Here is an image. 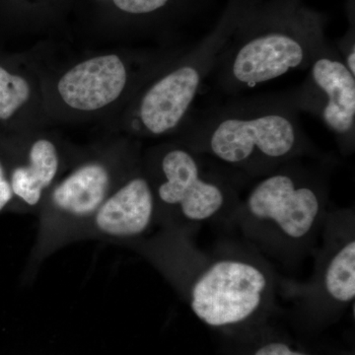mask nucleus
Instances as JSON below:
<instances>
[{"instance_id":"nucleus-1","label":"nucleus","mask_w":355,"mask_h":355,"mask_svg":"<svg viewBox=\"0 0 355 355\" xmlns=\"http://www.w3.org/2000/svg\"><path fill=\"white\" fill-rule=\"evenodd\" d=\"M184 146L252 176H266L294 159L321 155L301 123L293 89L203 110L191 121Z\"/></svg>"},{"instance_id":"nucleus-2","label":"nucleus","mask_w":355,"mask_h":355,"mask_svg":"<svg viewBox=\"0 0 355 355\" xmlns=\"http://www.w3.org/2000/svg\"><path fill=\"white\" fill-rule=\"evenodd\" d=\"M128 245L153 261L209 326L241 324L272 302V275L249 254H221L202 263L184 233L169 229L148 241Z\"/></svg>"},{"instance_id":"nucleus-3","label":"nucleus","mask_w":355,"mask_h":355,"mask_svg":"<svg viewBox=\"0 0 355 355\" xmlns=\"http://www.w3.org/2000/svg\"><path fill=\"white\" fill-rule=\"evenodd\" d=\"M326 44L312 16L296 9L263 14L229 39L211 72L214 86L234 96L291 70H307Z\"/></svg>"},{"instance_id":"nucleus-4","label":"nucleus","mask_w":355,"mask_h":355,"mask_svg":"<svg viewBox=\"0 0 355 355\" xmlns=\"http://www.w3.org/2000/svg\"><path fill=\"white\" fill-rule=\"evenodd\" d=\"M298 159L263 176L233 212L256 239L294 249L311 241L324 220L326 181Z\"/></svg>"},{"instance_id":"nucleus-5","label":"nucleus","mask_w":355,"mask_h":355,"mask_svg":"<svg viewBox=\"0 0 355 355\" xmlns=\"http://www.w3.org/2000/svg\"><path fill=\"white\" fill-rule=\"evenodd\" d=\"M155 198L156 221L165 229H184L234 212L238 205L234 189L207 172L200 154L187 146H172L159 154Z\"/></svg>"},{"instance_id":"nucleus-6","label":"nucleus","mask_w":355,"mask_h":355,"mask_svg":"<svg viewBox=\"0 0 355 355\" xmlns=\"http://www.w3.org/2000/svg\"><path fill=\"white\" fill-rule=\"evenodd\" d=\"M236 21L235 18L226 20L216 32L149 86L139 102L142 130L160 135L171 132L186 120L203 83L230 39Z\"/></svg>"},{"instance_id":"nucleus-7","label":"nucleus","mask_w":355,"mask_h":355,"mask_svg":"<svg viewBox=\"0 0 355 355\" xmlns=\"http://www.w3.org/2000/svg\"><path fill=\"white\" fill-rule=\"evenodd\" d=\"M300 113L317 116L334 135L340 153L355 147V76L335 46L327 43L317 53L307 76L293 88Z\"/></svg>"},{"instance_id":"nucleus-8","label":"nucleus","mask_w":355,"mask_h":355,"mask_svg":"<svg viewBox=\"0 0 355 355\" xmlns=\"http://www.w3.org/2000/svg\"><path fill=\"white\" fill-rule=\"evenodd\" d=\"M155 221V198L150 181L135 175L110 193L84 229L80 240L135 241L148 233Z\"/></svg>"},{"instance_id":"nucleus-9","label":"nucleus","mask_w":355,"mask_h":355,"mask_svg":"<svg viewBox=\"0 0 355 355\" xmlns=\"http://www.w3.org/2000/svg\"><path fill=\"white\" fill-rule=\"evenodd\" d=\"M127 83L123 60L118 55H108L77 64L62 76L58 89L71 108L94 111L116 101Z\"/></svg>"},{"instance_id":"nucleus-10","label":"nucleus","mask_w":355,"mask_h":355,"mask_svg":"<svg viewBox=\"0 0 355 355\" xmlns=\"http://www.w3.org/2000/svg\"><path fill=\"white\" fill-rule=\"evenodd\" d=\"M313 295L338 305L354 302L355 296V242L354 228L334 231L324 245Z\"/></svg>"},{"instance_id":"nucleus-11","label":"nucleus","mask_w":355,"mask_h":355,"mask_svg":"<svg viewBox=\"0 0 355 355\" xmlns=\"http://www.w3.org/2000/svg\"><path fill=\"white\" fill-rule=\"evenodd\" d=\"M60 156L53 142L40 139L33 144L26 164L14 168L10 184L14 197L36 211L43 205L46 191L57 177Z\"/></svg>"},{"instance_id":"nucleus-12","label":"nucleus","mask_w":355,"mask_h":355,"mask_svg":"<svg viewBox=\"0 0 355 355\" xmlns=\"http://www.w3.org/2000/svg\"><path fill=\"white\" fill-rule=\"evenodd\" d=\"M30 97V86L22 77L0 67V120L11 118Z\"/></svg>"},{"instance_id":"nucleus-13","label":"nucleus","mask_w":355,"mask_h":355,"mask_svg":"<svg viewBox=\"0 0 355 355\" xmlns=\"http://www.w3.org/2000/svg\"><path fill=\"white\" fill-rule=\"evenodd\" d=\"M114 6L125 12L141 15L155 12L170 0H113Z\"/></svg>"},{"instance_id":"nucleus-14","label":"nucleus","mask_w":355,"mask_h":355,"mask_svg":"<svg viewBox=\"0 0 355 355\" xmlns=\"http://www.w3.org/2000/svg\"><path fill=\"white\" fill-rule=\"evenodd\" d=\"M254 355H308L303 352L292 350L282 343H270L257 350Z\"/></svg>"},{"instance_id":"nucleus-15","label":"nucleus","mask_w":355,"mask_h":355,"mask_svg":"<svg viewBox=\"0 0 355 355\" xmlns=\"http://www.w3.org/2000/svg\"><path fill=\"white\" fill-rule=\"evenodd\" d=\"M14 195L10 182L7 180L6 173L0 163V211L13 200Z\"/></svg>"}]
</instances>
